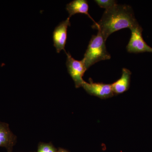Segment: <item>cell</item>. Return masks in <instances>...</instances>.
Segmentation results:
<instances>
[{"mask_svg": "<svg viewBox=\"0 0 152 152\" xmlns=\"http://www.w3.org/2000/svg\"><path fill=\"white\" fill-rule=\"evenodd\" d=\"M138 26L130 6L117 4L105 10L100 20L92 27L97 29L106 41L115 32L125 28L131 29Z\"/></svg>", "mask_w": 152, "mask_h": 152, "instance_id": "obj_1", "label": "cell"}, {"mask_svg": "<svg viewBox=\"0 0 152 152\" xmlns=\"http://www.w3.org/2000/svg\"><path fill=\"white\" fill-rule=\"evenodd\" d=\"M105 42L99 32L92 37L82 60L87 70L98 62L110 59L111 56L107 51Z\"/></svg>", "mask_w": 152, "mask_h": 152, "instance_id": "obj_2", "label": "cell"}, {"mask_svg": "<svg viewBox=\"0 0 152 152\" xmlns=\"http://www.w3.org/2000/svg\"><path fill=\"white\" fill-rule=\"evenodd\" d=\"M67 56L66 65L68 72L75 83L76 88L83 86L85 83L83 78L87 70L82 61H77L69 53L66 52Z\"/></svg>", "mask_w": 152, "mask_h": 152, "instance_id": "obj_3", "label": "cell"}, {"mask_svg": "<svg viewBox=\"0 0 152 152\" xmlns=\"http://www.w3.org/2000/svg\"><path fill=\"white\" fill-rule=\"evenodd\" d=\"M130 39L126 47L129 53H152V48L148 45L144 40L142 35V29L139 26L131 29Z\"/></svg>", "mask_w": 152, "mask_h": 152, "instance_id": "obj_4", "label": "cell"}, {"mask_svg": "<svg viewBox=\"0 0 152 152\" xmlns=\"http://www.w3.org/2000/svg\"><path fill=\"white\" fill-rule=\"evenodd\" d=\"M82 87L88 94L102 99L112 97L115 95L111 84L94 83L91 78L89 83L85 82Z\"/></svg>", "mask_w": 152, "mask_h": 152, "instance_id": "obj_5", "label": "cell"}, {"mask_svg": "<svg viewBox=\"0 0 152 152\" xmlns=\"http://www.w3.org/2000/svg\"><path fill=\"white\" fill-rule=\"evenodd\" d=\"M70 26V18H68L65 20L60 23L54 30L53 42L57 53H59L62 50L66 52L65 47L67 39L68 28Z\"/></svg>", "mask_w": 152, "mask_h": 152, "instance_id": "obj_6", "label": "cell"}, {"mask_svg": "<svg viewBox=\"0 0 152 152\" xmlns=\"http://www.w3.org/2000/svg\"><path fill=\"white\" fill-rule=\"evenodd\" d=\"M15 141V136L10 130L9 125L0 122V147L5 148L8 151L11 152Z\"/></svg>", "mask_w": 152, "mask_h": 152, "instance_id": "obj_7", "label": "cell"}, {"mask_svg": "<svg viewBox=\"0 0 152 152\" xmlns=\"http://www.w3.org/2000/svg\"><path fill=\"white\" fill-rule=\"evenodd\" d=\"M66 9L69 14V18L76 14H85L92 20L94 23H96L89 14L88 4L86 0H74L67 4Z\"/></svg>", "mask_w": 152, "mask_h": 152, "instance_id": "obj_8", "label": "cell"}, {"mask_svg": "<svg viewBox=\"0 0 152 152\" xmlns=\"http://www.w3.org/2000/svg\"><path fill=\"white\" fill-rule=\"evenodd\" d=\"M131 71L126 68H123L121 77L111 84L112 89L115 94H120L126 91L130 86Z\"/></svg>", "mask_w": 152, "mask_h": 152, "instance_id": "obj_9", "label": "cell"}, {"mask_svg": "<svg viewBox=\"0 0 152 152\" xmlns=\"http://www.w3.org/2000/svg\"><path fill=\"white\" fill-rule=\"evenodd\" d=\"M95 2L102 8L107 10L117 4L116 1L114 0H95Z\"/></svg>", "mask_w": 152, "mask_h": 152, "instance_id": "obj_10", "label": "cell"}, {"mask_svg": "<svg viewBox=\"0 0 152 152\" xmlns=\"http://www.w3.org/2000/svg\"><path fill=\"white\" fill-rule=\"evenodd\" d=\"M37 152H57L54 147L50 144H42L39 145Z\"/></svg>", "mask_w": 152, "mask_h": 152, "instance_id": "obj_11", "label": "cell"}, {"mask_svg": "<svg viewBox=\"0 0 152 152\" xmlns=\"http://www.w3.org/2000/svg\"><path fill=\"white\" fill-rule=\"evenodd\" d=\"M57 152H69L67 151L64 149H59L58 151Z\"/></svg>", "mask_w": 152, "mask_h": 152, "instance_id": "obj_12", "label": "cell"}]
</instances>
